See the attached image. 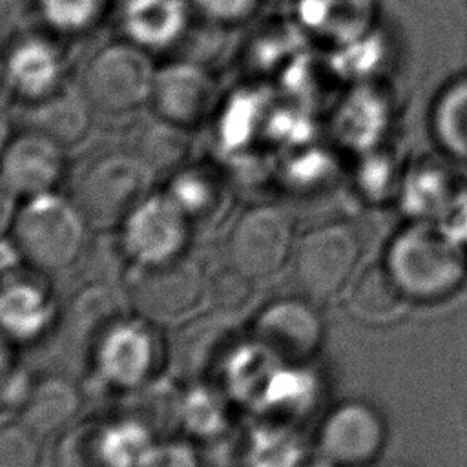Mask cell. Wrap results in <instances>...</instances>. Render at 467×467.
<instances>
[{
	"label": "cell",
	"instance_id": "cell-1",
	"mask_svg": "<svg viewBox=\"0 0 467 467\" xmlns=\"http://www.w3.org/2000/svg\"><path fill=\"white\" fill-rule=\"evenodd\" d=\"M9 235L24 263L38 272L71 266L86 244L88 219L78 204L57 192L24 199L13 215Z\"/></svg>",
	"mask_w": 467,
	"mask_h": 467
},
{
	"label": "cell",
	"instance_id": "cell-2",
	"mask_svg": "<svg viewBox=\"0 0 467 467\" xmlns=\"http://www.w3.org/2000/svg\"><path fill=\"white\" fill-rule=\"evenodd\" d=\"M385 266L409 297L438 299L462 285L467 257L451 232L418 223L392 239Z\"/></svg>",
	"mask_w": 467,
	"mask_h": 467
},
{
	"label": "cell",
	"instance_id": "cell-3",
	"mask_svg": "<svg viewBox=\"0 0 467 467\" xmlns=\"http://www.w3.org/2000/svg\"><path fill=\"white\" fill-rule=\"evenodd\" d=\"M120 246L135 266H157L188 254L193 224L166 192L148 193L119 223Z\"/></svg>",
	"mask_w": 467,
	"mask_h": 467
},
{
	"label": "cell",
	"instance_id": "cell-4",
	"mask_svg": "<svg viewBox=\"0 0 467 467\" xmlns=\"http://www.w3.org/2000/svg\"><path fill=\"white\" fill-rule=\"evenodd\" d=\"M161 334L146 317H122L100 334L93 365L108 387L131 392L142 389L162 363Z\"/></svg>",
	"mask_w": 467,
	"mask_h": 467
},
{
	"label": "cell",
	"instance_id": "cell-5",
	"mask_svg": "<svg viewBox=\"0 0 467 467\" xmlns=\"http://www.w3.org/2000/svg\"><path fill=\"white\" fill-rule=\"evenodd\" d=\"M148 164L130 153H104L86 164L78 181V208L88 223L113 224L150 193Z\"/></svg>",
	"mask_w": 467,
	"mask_h": 467
},
{
	"label": "cell",
	"instance_id": "cell-6",
	"mask_svg": "<svg viewBox=\"0 0 467 467\" xmlns=\"http://www.w3.org/2000/svg\"><path fill=\"white\" fill-rule=\"evenodd\" d=\"M361 244L343 223L317 226L294 246V279L314 301H327L350 283L359 263Z\"/></svg>",
	"mask_w": 467,
	"mask_h": 467
},
{
	"label": "cell",
	"instance_id": "cell-7",
	"mask_svg": "<svg viewBox=\"0 0 467 467\" xmlns=\"http://www.w3.org/2000/svg\"><path fill=\"white\" fill-rule=\"evenodd\" d=\"M153 80L151 64L139 47L111 44L89 60L84 73V91L89 106L120 115L151 97Z\"/></svg>",
	"mask_w": 467,
	"mask_h": 467
},
{
	"label": "cell",
	"instance_id": "cell-8",
	"mask_svg": "<svg viewBox=\"0 0 467 467\" xmlns=\"http://www.w3.org/2000/svg\"><path fill=\"white\" fill-rule=\"evenodd\" d=\"M228 254L232 266L250 279L275 274L294 254L290 215L270 204L246 210L230 232Z\"/></svg>",
	"mask_w": 467,
	"mask_h": 467
},
{
	"label": "cell",
	"instance_id": "cell-9",
	"mask_svg": "<svg viewBox=\"0 0 467 467\" xmlns=\"http://www.w3.org/2000/svg\"><path fill=\"white\" fill-rule=\"evenodd\" d=\"M131 301L150 321L181 317L206 296L204 277L188 254L157 266L131 265Z\"/></svg>",
	"mask_w": 467,
	"mask_h": 467
},
{
	"label": "cell",
	"instance_id": "cell-10",
	"mask_svg": "<svg viewBox=\"0 0 467 467\" xmlns=\"http://www.w3.org/2000/svg\"><path fill=\"white\" fill-rule=\"evenodd\" d=\"M250 336L285 363H308L323 343V321L308 301L283 297L255 314Z\"/></svg>",
	"mask_w": 467,
	"mask_h": 467
},
{
	"label": "cell",
	"instance_id": "cell-11",
	"mask_svg": "<svg viewBox=\"0 0 467 467\" xmlns=\"http://www.w3.org/2000/svg\"><path fill=\"white\" fill-rule=\"evenodd\" d=\"M64 171V146L33 130L11 137L0 159V182L20 201L57 192Z\"/></svg>",
	"mask_w": 467,
	"mask_h": 467
},
{
	"label": "cell",
	"instance_id": "cell-12",
	"mask_svg": "<svg viewBox=\"0 0 467 467\" xmlns=\"http://www.w3.org/2000/svg\"><path fill=\"white\" fill-rule=\"evenodd\" d=\"M317 443L325 460L334 465H367L385 443L383 418L365 401L341 403L321 423Z\"/></svg>",
	"mask_w": 467,
	"mask_h": 467
},
{
	"label": "cell",
	"instance_id": "cell-13",
	"mask_svg": "<svg viewBox=\"0 0 467 467\" xmlns=\"http://www.w3.org/2000/svg\"><path fill=\"white\" fill-rule=\"evenodd\" d=\"M150 99L162 120L192 128L210 115L215 104V84L195 66H168L155 75Z\"/></svg>",
	"mask_w": 467,
	"mask_h": 467
},
{
	"label": "cell",
	"instance_id": "cell-14",
	"mask_svg": "<svg viewBox=\"0 0 467 467\" xmlns=\"http://www.w3.org/2000/svg\"><path fill=\"white\" fill-rule=\"evenodd\" d=\"M57 301L44 283L18 274L0 281V336L9 343H33L53 327Z\"/></svg>",
	"mask_w": 467,
	"mask_h": 467
},
{
	"label": "cell",
	"instance_id": "cell-15",
	"mask_svg": "<svg viewBox=\"0 0 467 467\" xmlns=\"http://www.w3.org/2000/svg\"><path fill=\"white\" fill-rule=\"evenodd\" d=\"M279 363L281 359L250 336L224 354L219 363V387L232 403L254 410L268 376Z\"/></svg>",
	"mask_w": 467,
	"mask_h": 467
},
{
	"label": "cell",
	"instance_id": "cell-16",
	"mask_svg": "<svg viewBox=\"0 0 467 467\" xmlns=\"http://www.w3.org/2000/svg\"><path fill=\"white\" fill-rule=\"evenodd\" d=\"M317 398V378L306 363L281 361L268 376L254 410L265 418L290 421L306 414Z\"/></svg>",
	"mask_w": 467,
	"mask_h": 467
},
{
	"label": "cell",
	"instance_id": "cell-17",
	"mask_svg": "<svg viewBox=\"0 0 467 467\" xmlns=\"http://www.w3.org/2000/svg\"><path fill=\"white\" fill-rule=\"evenodd\" d=\"M157 441L151 427L131 416L108 420L89 436L99 467H144Z\"/></svg>",
	"mask_w": 467,
	"mask_h": 467
},
{
	"label": "cell",
	"instance_id": "cell-18",
	"mask_svg": "<svg viewBox=\"0 0 467 467\" xmlns=\"http://www.w3.org/2000/svg\"><path fill=\"white\" fill-rule=\"evenodd\" d=\"M409 296L396 283L385 265H372L354 281L348 296V312L367 325L398 321L407 310Z\"/></svg>",
	"mask_w": 467,
	"mask_h": 467
},
{
	"label": "cell",
	"instance_id": "cell-19",
	"mask_svg": "<svg viewBox=\"0 0 467 467\" xmlns=\"http://www.w3.org/2000/svg\"><path fill=\"white\" fill-rule=\"evenodd\" d=\"M305 456V441L288 421L265 418L243 440L241 467H301Z\"/></svg>",
	"mask_w": 467,
	"mask_h": 467
},
{
	"label": "cell",
	"instance_id": "cell-20",
	"mask_svg": "<svg viewBox=\"0 0 467 467\" xmlns=\"http://www.w3.org/2000/svg\"><path fill=\"white\" fill-rule=\"evenodd\" d=\"M232 400L217 385L193 383L177 400L175 418L190 438L215 440L226 432Z\"/></svg>",
	"mask_w": 467,
	"mask_h": 467
},
{
	"label": "cell",
	"instance_id": "cell-21",
	"mask_svg": "<svg viewBox=\"0 0 467 467\" xmlns=\"http://www.w3.org/2000/svg\"><path fill=\"white\" fill-rule=\"evenodd\" d=\"M88 99L67 89L40 99L29 111V130L38 131L60 146L77 144L89 130Z\"/></svg>",
	"mask_w": 467,
	"mask_h": 467
},
{
	"label": "cell",
	"instance_id": "cell-22",
	"mask_svg": "<svg viewBox=\"0 0 467 467\" xmlns=\"http://www.w3.org/2000/svg\"><path fill=\"white\" fill-rule=\"evenodd\" d=\"M78 392L64 378H44L29 387L22 403V421L36 434H47L69 423L78 410Z\"/></svg>",
	"mask_w": 467,
	"mask_h": 467
},
{
	"label": "cell",
	"instance_id": "cell-23",
	"mask_svg": "<svg viewBox=\"0 0 467 467\" xmlns=\"http://www.w3.org/2000/svg\"><path fill=\"white\" fill-rule=\"evenodd\" d=\"M11 86L31 99L51 95L58 82L60 64L53 49L38 40H29L13 49L7 62Z\"/></svg>",
	"mask_w": 467,
	"mask_h": 467
},
{
	"label": "cell",
	"instance_id": "cell-24",
	"mask_svg": "<svg viewBox=\"0 0 467 467\" xmlns=\"http://www.w3.org/2000/svg\"><path fill=\"white\" fill-rule=\"evenodd\" d=\"M122 18L135 42L162 46L179 35L184 9L179 0H126Z\"/></svg>",
	"mask_w": 467,
	"mask_h": 467
},
{
	"label": "cell",
	"instance_id": "cell-25",
	"mask_svg": "<svg viewBox=\"0 0 467 467\" xmlns=\"http://www.w3.org/2000/svg\"><path fill=\"white\" fill-rule=\"evenodd\" d=\"M164 192L184 212L192 224L212 217L221 206V188L201 170L175 173Z\"/></svg>",
	"mask_w": 467,
	"mask_h": 467
},
{
	"label": "cell",
	"instance_id": "cell-26",
	"mask_svg": "<svg viewBox=\"0 0 467 467\" xmlns=\"http://www.w3.org/2000/svg\"><path fill=\"white\" fill-rule=\"evenodd\" d=\"M36 436L24 421L0 425V467H40Z\"/></svg>",
	"mask_w": 467,
	"mask_h": 467
},
{
	"label": "cell",
	"instance_id": "cell-27",
	"mask_svg": "<svg viewBox=\"0 0 467 467\" xmlns=\"http://www.w3.org/2000/svg\"><path fill=\"white\" fill-rule=\"evenodd\" d=\"M100 0H40L42 13L57 27H84L99 11Z\"/></svg>",
	"mask_w": 467,
	"mask_h": 467
},
{
	"label": "cell",
	"instance_id": "cell-28",
	"mask_svg": "<svg viewBox=\"0 0 467 467\" xmlns=\"http://www.w3.org/2000/svg\"><path fill=\"white\" fill-rule=\"evenodd\" d=\"M144 467H202L195 447L186 440L157 441Z\"/></svg>",
	"mask_w": 467,
	"mask_h": 467
},
{
	"label": "cell",
	"instance_id": "cell-29",
	"mask_svg": "<svg viewBox=\"0 0 467 467\" xmlns=\"http://www.w3.org/2000/svg\"><path fill=\"white\" fill-rule=\"evenodd\" d=\"M199 2L210 16L217 20L232 22L252 13L257 0H199Z\"/></svg>",
	"mask_w": 467,
	"mask_h": 467
},
{
	"label": "cell",
	"instance_id": "cell-30",
	"mask_svg": "<svg viewBox=\"0 0 467 467\" xmlns=\"http://www.w3.org/2000/svg\"><path fill=\"white\" fill-rule=\"evenodd\" d=\"M26 265L20 250L9 234L0 237V281L18 274L20 266Z\"/></svg>",
	"mask_w": 467,
	"mask_h": 467
},
{
	"label": "cell",
	"instance_id": "cell-31",
	"mask_svg": "<svg viewBox=\"0 0 467 467\" xmlns=\"http://www.w3.org/2000/svg\"><path fill=\"white\" fill-rule=\"evenodd\" d=\"M15 201L16 199L0 182V237L9 234V228H11V223H13V215H15V210H16Z\"/></svg>",
	"mask_w": 467,
	"mask_h": 467
},
{
	"label": "cell",
	"instance_id": "cell-32",
	"mask_svg": "<svg viewBox=\"0 0 467 467\" xmlns=\"http://www.w3.org/2000/svg\"><path fill=\"white\" fill-rule=\"evenodd\" d=\"M7 345H9V341L0 336V381L5 378L7 368H9V358H11V356H9Z\"/></svg>",
	"mask_w": 467,
	"mask_h": 467
},
{
	"label": "cell",
	"instance_id": "cell-33",
	"mask_svg": "<svg viewBox=\"0 0 467 467\" xmlns=\"http://www.w3.org/2000/svg\"><path fill=\"white\" fill-rule=\"evenodd\" d=\"M9 140H11L9 124H7L5 119L0 115V159H2V155H4V151H5V148H7V144H9Z\"/></svg>",
	"mask_w": 467,
	"mask_h": 467
},
{
	"label": "cell",
	"instance_id": "cell-34",
	"mask_svg": "<svg viewBox=\"0 0 467 467\" xmlns=\"http://www.w3.org/2000/svg\"><path fill=\"white\" fill-rule=\"evenodd\" d=\"M385 467H403V465H400V463H390V465H385Z\"/></svg>",
	"mask_w": 467,
	"mask_h": 467
}]
</instances>
